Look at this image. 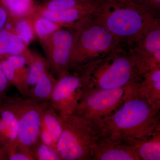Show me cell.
Listing matches in <instances>:
<instances>
[{
  "mask_svg": "<svg viewBox=\"0 0 160 160\" xmlns=\"http://www.w3.org/2000/svg\"><path fill=\"white\" fill-rule=\"evenodd\" d=\"M155 2H156L157 3V4L158 5H159L160 3V0H154Z\"/></svg>",
  "mask_w": 160,
  "mask_h": 160,
  "instance_id": "29",
  "label": "cell"
},
{
  "mask_svg": "<svg viewBox=\"0 0 160 160\" xmlns=\"http://www.w3.org/2000/svg\"><path fill=\"white\" fill-rule=\"evenodd\" d=\"M0 2L10 18L31 16L35 11L32 0H0Z\"/></svg>",
  "mask_w": 160,
  "mask_h": 160,
  "instance_id": "19",
  "label": "cell"
},
{
  "mask_svg": "<svg viewBox=\"0 0 160 160\" xmlns=\"http://www.w3.org/2000/svg\"><path fill=\"white\" fill-rule=\"evenodd\" d=\"M32 16L10 18L9 22L6 27L13 32L28 46L34 40L36 36Z\"/></svg>",
  "mask_w": 160,
  "mask_h": 160,
  "instance_id": "18",
  "label": "cell"
},
{
  "mask_svg": "<svg viewBox=\"0 0 160 160\" xmlns=\"http://www.w3.org/2000/svg\"><path fill=\"white\" fill-rule=\"evenodd\" d=\"M31 51L22 40L8 28L0 30V59L21 55L26 58Z\"/></svg>",
  "mask_w": 160,
  "mask_h": 160,
  "instance_id": "16",
  "label": "cell"
},
{
  "mask_svg": "<svg viewBox=\"0 0 160 160\" xmlns=\"http://www.w3.org/2000/svg\"><path fill=\"white\" fill-rule=\"evenodd\" d=\"M32 153L35 160H61L55 149L40 139L33 146Z\"/></svg>",
  "mask_w": 160,
  "mask_h": 160,
  "instance_id": "23",
  "label": "cell"
},
{
  "mask_svg": "<svg viewBox=\"0 0 160 160\" xmlns=\"http://www.w3.org/2000/svg\"><path fill=\"white\" fill-rule=\"evenodd\" d=\"M8 98L18 118V147L32 155V150L39 139L42 112L49 101L38 102L24 97Z\"/></svg>",
  "mask_w": 160,
  "mask_h": 160,
  "instance_id": "7",
  "label": "cell"
},
{
  "mask_svg": "<svg viewBox=\"0 0 160 160\" xmlns=\"http://www.w3.org/2000/svg\"><path fill=\"white\" fill-rule=\"evenodd\" d=\"M32 18L36 36L41 42L47 39L62 27L58 23L40 15L35 12Z\"/></svg>",
  "mask_w": 160,
  "mask_h": 160,
  "instance_id": "20",
  "label": "cell"
},
{
  "mask_svg": "<svg viewBox=\"0 0 160 160\" xmlns=\"http://www.w3.org/2000/svg\"><path fill=\"white\" fill-rule=\"evenodd\" d=\"M69 70L102 58L119 45L110 32L94 16L77 29Z\"/></svg>",
  "mask_w": 160,
  "mask_h": 160,
  "instance_id": "5",
  "label": "cell"
},
{
  "mask_svg": "<svg viewBox=\"0 0 160 160\" xmlns=\"http://www.w3.org/2000/svg\"><path fill=\"white\" fill-rule=\"evenodd\" d=\"M84 89H113L136 86L142 79L130 46L118 45L102 58L77 68Z\"/></svg>",
  "mask_w": 160,
  "mask_h": 160,
  "instance_id": "2",
  "label": "cell"
},
{
  "mask_svg": "<svg viewBox=\"0 0 160 160\" xmlns=\"http://www.w3.org/2000/svg\"><path fill=\"white\" fill-rule=\"evenodd\" d=\"M91 160H140L135 147L100 136L93 149Z\"/></svg>",
  "mask_w": 160,
  "mask_h": 160,
  "instance_id": "12",
  "label": "cell"
},
{
  "mask_svg": "<svg viewBox=\"0 0 160 160\" xmlns=\"http://www.w3.org/2000/svg\"><path fill=\"white\" fill-rule=\"evenodd\" d=\"M62 131L60 115L52 108L49 103L41 115L39 139L56 150L57 144Z\"/></svg>",
  "mask_w": 160,
  "mask_h": 160,
  "instance_id": "14",
  "label": "cell"
},
{
  "mask_svg": "<svg viewBox=\"0 0 160 160\" xmlns=\"http://www.w3.org/2000/svg\"><path fill=\"white\" fill-rule=\"evenodd\" d=\"M4 147L2 146V144H1V142H0V150H1V149H4Z\"/></svg>",
  "mask_w": 160,
  "mask_h": 160,
  "instance_id": "30",
  "label": "cell"
},
{
  "mask_svg": "<svg viewBox=\"0 0 160 160\" xmlns=\"http://www.w3.org/2000/svg\"><path fill=\"white\" fill-rule=\"evenodd\" d=\"M134 146L140 160H160V129Z\"/></svg>",
  "mask_w": 160,
  "mask_h": 160,
  "instance_id": "17",
  "label": "cell"
},
{
  "mask_svg": "<svg viewBox=\"0 0 160 160\" xmlns=\"http://www.w3.org/2000/svg\"><path fill=\"white\" fill-rule=\"evenodd\" d=\"M60 115L62 131L56 149L61 160H91L99 129L74 115Z\"/></svg>",
  "mask_w": 160,
  "mask_h": 160,
  "instance_id": "4",
  "label": "cell"
},
{
  "mask_svg": "<svg viewBox=\"0 0 160 160\" xmlns=\"http://www.w3.org/2000/svg\"><path fill=\"white\" fill-rule=\"evenodd\" d=\"M160 110L128 87L120 108L103 122L101 137L135 146L160 129Z\"/></svg>",
  "mask_w": 160,
  "mask_h": 160,
  "instance_id": "1",
  "label": "cell"
},
{
  "mask_svg": "<svg viewBox=\"0 0 160 160\" xmlns=\"http://www.w3.org/2000/svg\"><path fill=\"white\" fill-rule=\"evenodd\" d=\"M0 160H7V153L5 148L0 150Z\"/></svg>",
  "mask_w": 160,
  "mask_h": 160,
  "instance_id": "28",
  "label": "cell"
},
{
  "mask_svg": "<svg viewBox=\"0 0 160 160\" xmlns=\"http://www.w3.org/2000/svg\"><path fill=\"white\" fill-rule=\"evenodd\" d=\"M84 0H50L40 6L42 9L51 11H61L89 4Z\"/></svg>",
  "mask_w": 160,
  "mask_h": 160,
  "instance_id": "22",
  "label": "cell"
},
{
  "mask_svg": "<svg viewBox=\"0 0 160 160\" xmlns=\"http://www.w3.org/2000/svg\"><path fill=\"white\" fill-rule=\"evenodd\" d=\"M127 87L84 89L72 115L86 120L100 130L104 120L113 114L122 104Z\"/></svg>",
  "mask_w": 160,
  "mask_h": 160,
  "instance_id": "6",
  "label": "cell"
},
{
  "mask_svg": "<svg viewBox=\"0 0 160 160\" xmlns=\"http://www.w3.org/2000/svg\"><path fill=\"white\" fill-rule=\"evenodd\" d=\"M97 4L89 3L61 11H51L36 7L35 12L58 23L62 27L78 29L94 16Z\"/></svg>",
  "mask_w": 160,
  "mask_h": 160,
  "instance_id": "11",
  "label": "cell"
},
{
  "mask_svg": "<svg viewBox=\"0 0 160 160\" xmlns=\"http://www.w3.org/2000/svg\"><path fill=\"white\" fill-rule=\"evenodd\" d=\"M9 84L4 73L0 61V99L6 97V93Z\"/></svg>",
  "mask_w": 160,
  "mask_h": 160,
  "instance_id": "26",
  "label": "cell"
},
{
  "mask_svg": "<svg viewBox=\"0 0 160 160\" xmlns=\"http://www.w3.org/2000/svg\"><path fill=\"white\" fill-rule=\"evenodd\" d=\"M7 160H35L32 155L24 151L18 147L7 153Z\"/></svg>",
  "mask_w": 160,
  "mask_h": 160,
  "instance_id": "25",
  "label": "cell"
},
{
  "mask_svg": "<svg viewBox=\"0 0 160 160\" xmlns=\"http://www.w3.org/2000/svg\"><path fill=\"white\" fill-rule=\"evenodd\" d=\"M84 89L81 72L77 69H70L57 78L49 100L50 106L59 114H73Z\"/></svg>",
  "mask_w": 160,
  "mask_h": 160,
  "instance_id": "8",
  "label": "cell"
},
{
  "mask_svg": "<svg viewBox=\"0 0 160 160\" xmlns=\"http://www.w3.org/2000/svg\"><path fill=\"white\" fill-rule=\"evenodd\" d=\"M135 89L149 104L160 109V67L142 74Z\"/></svg>",
  "mask_w": 160,
  "mask_h": 160,
  "instance_id": "15",
  "label": "cell"
},
{
  "mask_svg": "<svg viewBox=\"0 0 160 160\" xmlns=\"http://www.w3.org/2000/svg\"><path fill=\"white\" fill-rule=\"evenodd\" d=\"M0 100V142L8 152L18 147V125L8 98Z\"/></svg>",
  "mask_w": 160,
  "mask_h": 160,
  "instance_id": "13",
  "label": "cell"
},
{
  "mask_svg": "<svg viewBox=\"0 0 160 160\" xmlns=\"http://www.w3.org/2000/svg\"><path fill=\"white\" fill-rule=\"evenodd\" d=\"M77 29L62 27L42 43L49 69L57 78L69 70Z\"/></svg>",
  "mask_w": 160,
  "mask_h": 160,
  "instance_id": "9",
  "label": "cell"
},
{
  "mask_svg": "<svg viewBox=\"0 0 160 160\" xmlns=\"http://www.w3.org/2000/svg\"><path fill=\"white\" fill-rule=\"evenodd\" d=\"M28 66L27 98L38 102L49 101L57 79L50 73L46 59L32 52L26 58Z\"/></svg>",
  "mask_w": 160,
  "mask_h": 160,
  "instance_id": "10",
  "label": "cell"
},
{
  "mask_svg": "<svg viewBox=\"0 0 160 160\" xmlns=\"http://www.w3.org/2000/svg\"><path fill=\"white\" fill-rule=\"evenodd\" d=\"M10 20L9 14L0 2V30L6 28Z\"/></svg>",
  "mask_w": 160,
  "mask_h": 160,
  "instance_id": "27",
  "label": "cell"
},
{
  "mask_svg": "<svg viewBox=\"0 0 160 160\" xmlns=\"http://www.w3.org/2000/svg\"><path fill=\"white\" fill-rule=\"evenodd\" d=\"M94 18L108 29L119 45L137 44L150 25L159 18L146 8L129 2L97 4Z\"/></svg>",
  "mask_w": 160,
  "mask_h": 160,
  "instance_id": "3",
  "label": "cell"
},
{
  "mask_svg": "<svg viewBox=\"0 0 160 160\" xmlns=\"http://www.w3.org/2000/svg\"><path fill=\"white\" fill-rule=\"evenodd\" d=\"M4 73L9 84H11L22 95V97L27 98L28 88L26 83L16 72L7 59H0Z\"/></svg>",
  "mask_w": 160,
  "mask_h": 160,
  "instance_id": "21",
  "label": "cell"
},
{
  "mask_svg": "<svg viewBox=\"0 0 160 160\" xmlns=\"http://www.w3.org/2000/svg\"><path fill=\"white\" fill-rule=\"evenodd\" d=\"M5 58L9 61L16 72L27 84L29 66L26 58L23 56L16 55L9 56Z\"/></svg>",
  "mask_w": 160,
  "mask_h": 160,
  "instance_id": "24",
  "label": "cell"
}]
</instances>
